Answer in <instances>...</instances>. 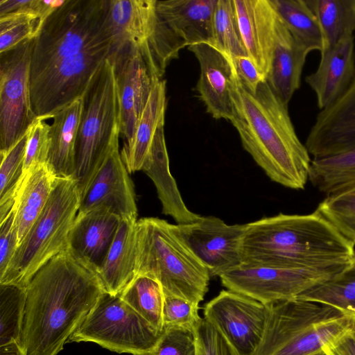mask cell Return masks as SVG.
Listing matches in <instances>:
<instances>
[{"label": "cell", "mask_w": 355, "mask_h": 355, "mask_svg": "<svg viewBox=\"0 0 355 355\" xmlns=\"http://www.w3.org/2000/svg\"><path fill=\"white\" fill-rule=\"evenodd\" d=\"M248 56L266 78L276 43L277 14L270 0H233Z\"/></svg>", "instance_id": "obj_20"}, {"label": "cell", "mask_w": 355, "mask_h": 355, "mask_svg": "<svg viewBox=\"0 0 355 355\" xmlns=\"http://www.w3.org/2000/svg\"><path fill=\"white\" fill-rule=\"evenodd\" d=\"M277 17L275 47L266 82L282 101L288 105L300 87L302 70L309 52Z\"/></svg>", "instance_id": "obj_24"}, {"label": "cell", "mask_w": 355, "mask_h": 355, "mask_svg": "<svg viewBox=\"0 0 355 355\" xmlns=\"http://www.w3.org/2000/svg\"><path fill=\"white\" fill-rule=\"evenodd\" d=\"M277 15L293 36L309 52L327 49L318 20L306 0H270Z\"/></svg>", "instance_id": "obj_30"}, {"label": "cell", "mask_w": 355, "mask_h": 355, "mask_svg": "<svg viewBox=\"0 0 355 355\" xmlns=\"http://www.w3.org/2000/svg\"><path fill=\"white\" fill-rule=\"evenodd\" d=\"M315 210L355 244V187L327 196Z\"/></svg>", "instance_id": "obj_40"}, {"label": "cell", "mask_w": 355, "mask_h": 355, "mask_svg": "<svg viewBox=\"0 0 355 355\" xmlns=\"http://www.w3.org/2000/svg\"><path fill=\"white\" fill-rule=\"evenodd\" d=\"M305 146L312 159L355 149V76L343 95L317 114Z\"/></svg>", "instance_id": "obj_17"}, {"label": "cell", "mask_w": 355, "mask_h": 355, "mask_svg": "<svg viewBox=\"0 0 355 355\" xmlns=\"http://www.w3.org/2000/svg\"><path fill=\"white\" fill-rule=\"evenodd\" d=\"M237 76L251 92L255 93L259 84L266 80L255 64L248 56H239L232 60Z\"/></svg>", "instance_id": "obj_46"}, {"label": "cell", "mask_w": 355, "mask_h": 355, "mask_svg": "<svg viewBox=\"0 0 355 355\" xmlns=\"http://www.w3.org/2000/svg\"><path fill=\"white\" fill-rule=\"evenodd\" d=\"M194 330L184 327H168L155 347L152 355H196Z\"/></svg>", "instance_id": "obj_44"}, {"label": "cell", "mask_w": 355, "mask_h": 355, "mask_svg": "<svg viewBox=\"0 0 355 355\" xmlns=\"http://www.w3.org/2000/svg\"><path fill=\"white\" fill-rule=\"evenodd\" d=\"M44 22L33 10L0 17V53L35 39Z\"/></svg>", "instance_id": "obj_39"}, {"label": "cell", "mask_w": 355, "mask_h": 355, "mask_svg": "<svg viewBox=\"0 0 355 355\" xmlns=\"http://www.w3.org/2000/svg\"><path fill=\"white\" fill-rule=\"evenodd\" d=\"M107 42L112 43L103 0H66L34 39L30 79L64 58Z\"/></svg>", "instance_id": "obj_7"}, {"label": "cell", "mask_w": 355, "mask_h": 355, "mask_svg": "<svg viewBox=\"0 0 355 355\" xmlns=\"http://www.w3.org/2000/svg\"><path fill=\"white\" fill-rule=\"evenodd\" d=\"M311 355H327V354H326V352L322 349V351H320V352H317V353H315V354H311Z\"/></svg>", "instance_id": "obj_51"}, {"label": "cell", "mask_w": 355, "mask_h": 355, "mask_svg": "<svg viewBox=\"0 0 355 355\" xmlns=\"http://www.w3.org/2000/svg\"><path fill=\"white\" fill-rule=\"evenodd\" d=\"M163 332L120 295L103 293L68 342H93L117 353L152 355Z\"/></svg>", "instance_id": "obj_9"}, {"label": "cell", "mask_w": 355, "mask_h": 355, "mask_svg": "<svg viewBox=\"0 0 355 355\" xmlns=\"http://www.w3.org/2000/svg\"><path fill=\"white\" fill-rule=\"evenodd\" d=\"M136 222L121 220L96 275L104 293L121 295L135 277Z\"/></svg>", "instance_id": "obj_27"}, {"label": "cell", "mask_w": 355, "mask_h": 355, "mask_svg": "<svg viewBox=\"0 0 355 355\" xmlns=\"http://www.w3.org/2000/svg\"><path fill=\"white\" fill-rule=\"evenodd\" d=\"M199 306L184 298L164 294L162 310L163 329L184 327L194 330L201 318Z\"/></svg>", "instance_id": "obj_42"}, {"label": "cell", "mask_w": 355, "mask_h": 355, "mask_svg": "<svg viewBox=\"0 0 355 355\" xmlns=\"http://www.w3.org/2000/svg\"><path fill=\"white\" fill-rule=\"evenodd\" d=\"M196 355H239L217 327L205 318L195 329Z\"/></svg>", "instance_id": "obj_43"}, {"label": "cell", "mask_w": 355, "mask_h": 355, "mask_svg": "<svg viewBox=\"0 0 355 355\" xmlns=\"http://www.w3.org/2000/svg\"><path fill=\"white\" fill-rule=\"evenodd\" d=\"M309 181L326 196L355 187V149L312 159Z\"/></svg>", "instance_id": "obj_31"}, {"label": "cell", "mask_w": 355, "mask_h": 355, "mask_svg": "<svg viewBox=\"0 0 355 355\" xmlns=\"http://www.w3.org/2000/svg\"><path fill=\"white\" fill-rule=\"evenodd\" d=\"M0 355H26L19 343L12 341L0 346Z\"/></svg>", "instance_id": "obj_50"}, {"label": "cell", "mask_w": 355, "mask_h": 355, "mask_svg": "<svg viewBox=\"0 0 355 355\" xmlns=\"http://www.w3.org/2000/svg\"><path fill=\"white\" fill-rule=\"evenodd\" d=\"M197 58L200 73L196 90L214 119L231 120L232 87L236 76L233 61L215 46L200 43L188 46Z\"/></svg>", "instance_id": "obj_19"}, {"label": "cell", "mask_w": 355, "mask_h": 355, "mask_svg": "<svg viewBox=\"0 0 355 355\" xmlns=\"http://www.w3.org/2000/svg\"><path fill=\"white\" fill-rule=\"evenodd\" d=\"M103 4L111 49L125 44L138 47L152 72L161 79L186 44L159 15L157 0H103Z\"/></svg>", "instance_id": "obj_8"}, {"label": "cell", "mask_w": 355, "mask_h": 355, "mask_svg": "<svg viewBox=\"0 0 355 355\" xmlns=\"http://www.w3.org/2000/svg\"><path fill=\"white\" fill-rule=\"evenodd\" d=\"M352 263H355V257H354V259H353Z\"/></svg>", "instance_id": "obj_52"}, {"label": "cell", "mask_w": 355, "mask_h": 355, "mask_svg": "<svg viewBox=\"0 0 355 355\" xmlns=\"http://www.w3.org/2000/svg\"><path fill=\"white\" fill-rule=\"evenodd\" d=\"M164 127L162 123L156 130L141 170L156 187L163 214L171 216L178 225L190 223L200 216L187 208L170 172Z\"/></svg>", "instance_id": "obj_25"}, {"label": "cell", "mask_w": 355, "mask_h": 355, "mask_svg": "<svg viewBox=\"0 0 355 355\" xmlns=\"http://www.w3.org/2000/svg\"><path fill=\"white\" fill-rule=\"evenodd\" d=\"M355 76L354 36L346 37L320 54L316 70L305 81L314 92L322 110L336 102Z\"/></svg>", "instance_id": "obj_22"}, {"label": "cell", "mask_w": 355, "mask_h": 355, "mask_svg": "<svg viewBox=\"0 0 355 355\" xmlns=\"http://www.w3.org/2000/svg\"><path fill=\"white\" fill-rule=\"evenodd\" d=\"M157 280L164 294L199 305L208 291V270L187 246L176 225L155 217L136 223L135 276Z\"/></svg>", "instance_id": "obj_4"}, {"label": "cell", "mask_w": 355, "mask_h": 355, "mask_svg": "<svg viewBox=\"0 0 355 355\" xmlns=\"http://www.w3.org/2000/svg\"><path fill=\"white\" fill-rule=\"evenodd\" d=\"M295 298L331 306L355 318V263H352Z\"/></svg>", "instance_id": "obj_33"}, {"label": "cell", "mask_w": 355, "mask_h": 355, "mask_svg": "<svg viewBox=\"0 0 355 355\" xmlns=\"http://www.w3.org/2000/svg\"><path fill=\"white\" fill-rule=\"evenodd\" d=\"M232 117L243 148L267 176L287 188L303 190L309 181L312 157L300 140L285 104L266 80L255 93L237 74L231 92Z\"/></svg>", "instance_id": "obj_2"}, {"label": "cell", "mask_w": 355, "mask_h": 355, "mask_svg": "<svg viewBox=\"0 0 355 355\" xmlns=\"http://www.w3.org/2000/svg\"><path fill=\"white\" fill-rule=\"evenodd\" d=\"M315 15L327 49L355 32V0H306Z\"/></svg>", "instance_id": "obj_34"}, {"label": "cell", "mask_w": 355, "mask_h": 355, "mask_svg": "<svg viewBox=\"0 0 355 355\" xmlns=\"http://www.w3.org/2000/svg\"><path fill=\"white\" fill-rule=\"evenodd\" d=\"M166 85V80L162 79L154 85L139 120L132 144L121 150V159L129 173L141 170L156 130L164 123Z\"/></svg>", "instance_id": "obj_29"}, {"label": "cell", "mask_w": 355, "mask_h": 355, "mask_svg": "<svg viewBox=\"0 0 355 355\" xmlns=\"http://www.w3.org/2000/svg\"><path fill=\"white\" fill-rule=\"evenodd\" d=\"M120 222L117 216L105 209L78 214L69 234L67 250L96 274Z\"/></svg>", "instance_id": "obj_21"}, {"label": "cell", "mask_w": 355, "mask_h": 355, "mask_svg": "<svg viewBox=\"0 0 355 355\" xmlns=\"http://www.w3.org/2000/svg\"><path fill=\"white\" fill-rule=\"evenodd\" d=\"M218 0L157 1V11L186 46L213 45L212 20Z\"/></svg>", "instance_id": "obj_23"}, {"label": "cell", "mask_w": 355, "mask_h": 355, "mask_svg": "<svg viewBox=\"0 0 355 355\" xmlns=\"http://www.w3.org/2000/svg\"><path fill=\"white\" fill-rule=\"evenodd\" d=\"M105 209L122 220L137 221L133 183L121 159L119 141L107 156L81 198L78 214Z\"/></svg>", "instance_id": "obj_16"}, {"label": "cell", "mask_w": 355, "mask_h": 355, "mask_svg": "<svg viewBox=\"0 0 355 355\" xmlns=\"http://www.w3.org/2000/svg\"><path fill=\"white\" fill-rule=\"evenodd\" d=\"M270 304L231 290H223L207 303L204 315L239 355H253L266 329Z\"/></svg>", "instance_id": "obj_13"}, {"label": "cell", "mask_w": 355, "mask_h": 355, "mask_svg": "<svg viewBox=\"0 0 355 355\" xmlns=\"http://www.w3.org/2000/svg\"><path fill=\"white\" fill-rule=\"evenodd\" d=\"M344 315L331 306L298 298L271 304L262 340L253 355H272L311 325Z\"/></svg>", "instance_id": "obj_18"}, {"label": "cell", "mask_w": 355, "mask_h": 355, "mask_svg": "<svg viewBox=\"0 0 355 355\" xmlns=\"http://www.w3.org/2000/svg\"><path fill=\"white\" fill-rule=\"evenodd\" d=\"M33 41L0 53V152L10 150L37 119L30 94Z\"/></svg>", "instance_id": "obj_11"}, {"label": "cell", "mask_w": 355, "mask_h": 355, "mask_svg": "<svg viewBox=\"0 0 355 355\" xmlns=\"http://www.w3.org/2000/svg\"><path fill=\"white\" fill-rule=\"evenodd\" d=\"M28 137V130L10 150L0 152V223L12 211L22 181Z\"/></svg>", "instance_id": "obj_36"}, {"label": "cell", "mask_w": 355, "mask_h": 355, "mask_svg": "<svg viewBox=\"0 0 355 355\" xmlns=\"http://www.w3.org/2000/svg\"><path fill=\"white\" fill-rule=\"evenodd\" d=\"M26 296V288L0 284V346L20 343Z\"/></svg>", "instance_id": "obj_38"}, {"label": "cell", "mask_w": 355, "mask_h": 355, "mask_svg": "<svg viewBox=\"0 0 355 355\" xmlns=\"http://www.w3.org/2000/svg\"><path fill=\"white\" fill-rule=\"evenodd\" d=\"M55 179L47 163L35 167L24 178L13 207L18 245L46 205Z\"/></svg>", "instance_id": "obj_28"}, {"label": "cell", "mask_w": 355, "mask_h": 355, "mask_svg": "<svg viewBox=\"0 0 355 355\" xmlns=\"http://www.w3.org/2000/svg\"><path fill=\"white\" fill-rule=\"evenodd\" d=\"M112 47L104 42L64 58L30 79L31 102L37 118L46 119L82 98Z\"/></svg>", "instance_id": "obj_10"}, {"label": "cell", "mask_w": 355, "mask_h": 355, "mask_svg": "<svg viewBox=\"0 0 355 355\" xmlns=\"http://www.w3.org/2000/svg\"><path fill=\"white\" fill-rule=\"evenodd\" d=\"M104 293L96 274L66 248L26 287L20 345L26 355H57Z\"/></svg>", "instance_id": "obj_1"}, {"label": "cell", "mask_w": 355, "mask_h": 355, "mask_svg": "<svg viewBox=\"0 0 355 355\" xmlns=\"http://www.w3.org/2000/svg\"><path fill=\"white\" fill-rule=\"evenodd\" d=\"M14 208L0 223V275L8 267L17 246L18 236L15 227Z\"/></svg>", "instance_id": "obj_45"}, {"label": "cell", "mask_w": 355, "mask_h": 355, "mask_svg": "<svg viewBox=\"0 0 355 355\" xmlns=\"http://www.w3.org/2000/svg\"><path fill=\"white\" fill-rule=\"evenodd\" d=\"M215 46L230 60L248 56L239 31L233 0H218L212 20Z\"/></svg>", "instance_id": "obj_37"}, {"label": "cell", "mask_w": 355, "mask_h": 355, "mask_svg": "<svg viewBox=\"0 0 355 355\" xmlns=\"http://www.w3.org/2000/svg\"><path fill=\"white\" fill-rule=\"evenodd\" d=\"M80 201L75 180L55 179L46 205L0 275V284L26 288L45 263L67 248Z\"/></svg>", "instance_id": "obj_5"}, {"label": "cell", "mask_w": 355, "mask_h": 355, "mask_svg": "<svg viewBox=\"0 0 355 355\" xmlns=\"http://www.w3.org/2000/svg\"><path fill=\"white\" fill-rule=\"evenodd\" d=\"M175 225L210 277H220L242 263L241 245L247 224L228 225L215 216H200L194 222Z\"/></svg>", "instance_id": "obj_14"}, {"label": "cell", "mask_w": 355, "mask_h": 355, "mask_svg": "<svg viewBox=\"0 0 355 355\" xmlns=\"http://www.w3.org/2000/svg\"><path fill=\"white\" fill-rule=\"evenodd\" d=\"M83 110V97L55 112L50 125L47 165L56 178H73L76 146Z\"/></svg>", "instance_id": "obj_26"}, {"label": "cell", "mask_w": 355, "mask_h": 355, "mask_svg": "<svg viewBox=\"0 0 355 355\" xmlns=\"http://www.w3.org/2000/svg\"><path fill=\"white\" fill-rule=\"evenodd\" d=\"M78 132L75 173L81 198L112 146L119 141L121 108L113 64L107 58L84 96Z\"/></svg>", "instance_id": "obj_6"}, {"label": "cell", "mask_w": 355, "mask_h": 355, "mask_svg": "<svg viewBox=\"0 0 355 355\" xmlns=\"http://www.w3.org/2000/svg\"><path fill=\"white\" fill-rule=\"evenodd\" d=\"M108 59L113 64L120 108L122 149L132 143L137 126L153 87L159 79L150 70L139 49L125 44L111 49Z\"/></svg>", "instance_id": "obj_15"}, {"label": "cell", "mask_w": 355, "mask_h": 355, "mask_svg": "<svg viewBox=\"0 0 355 355\" xmlns=\"http://www.w3.org/2000/svg\"><path fill=\"white\" fill-rule=\"evenodd\" d=\"M327 355H355V326L325 346Z\"/></svg>", "instance_id": "obj_47"}, {"label": "cell", "mask_w": 355, "mask_h": 355, "mask_svg": "<svg viewBox=\"0 0 355 355\" xmlns=\"http://www.w3.org/2000/svg\"><path fill=\"white\" fill-rule=\"evenodd\" d=\"M66 0H33V10L38 15L43 22L58 8L62 6Z\"/></svg>", "instance_id": "obj_48"}, {"label": "cell", "mask_w": 355, "mask_h": 355, "mask_svg": "<svg viewBox=\"0 0 355 355\" xmlns=\"http://www.w3.org/2000/svg\"><path fill=\"white\" fill-rule=\"evenodd\" d=\"M355 326V318L344 315L315 323L272 355H311Z\"/></svg>", "instance_id": "obj_32"}, {"label": "cell", "mask_w": 355, "mask_h": 355, "mask_svg": "<svg viewBox=\"0 0 355 355\" xmlns=\"http://www.w3.org/2000/svg\"><path fill=\"white\" fill-rule=\"evenodd\" d=\"M33 0H0V17L33 10Z\"/></svg>", "instance_id": "obj_49"}, {"label": "cell", "mask_w": 355, "mask_h": 355, "mask_svg": "<svg viewBox=\"0 0 355 355\" xmlns=\"http://www.w3.org/2000/svg\"><path fill=\"white\" fill-rule=\"evenodd\" d=\"M121 298L155 328L163 330L164 294L155 279L136 275L121 293Z\"/></svg>", "instance_id": "obj_35"}, {"label": "cell", "mask_w": 355, "mask_h": 355, "mask_svg": "<svg viewBox=\"0 0 355 355\" xmlns=\"http://www.w3.org/2000/svg\"><path fill=\"white\" fill-rule=\"evenodd\" d=\"M242 263L282 268L341 270L352 263L355 244L317 210L279 214L247 223Z\"/></svg>", "instance_id": "obj_3"}, {"label": "cell", "mask_w": 355, "mask_h": 355, "mask_svg": "<svg viewBox=\"0 0 355 355\" xmlns=\"http://www.w3.org/2000/svg\"><path fill=\"white\" fill-rule=\"evenodd\" d=\"M341 270L282 268L241 263L219 277L228 290L271 304L295 298Z\"/></svg>", "instance_id": "obj_12"}, {"label": "cell", "mask_w": 355, "mask_h": 355, "mask_svg": "<svg viewBox=\"0 0 355 355\" xmlns=\"http://www.w3.org/2000/svg\"><path fill=\"white\" fill-rule=\"evenodd\" d=\"M49 132L50 125L42 119L37 118L30 127L22 180L33 168L47 162L50 146Z\"/></svg>", "instance_id": "obj_41"}]
</instances>
